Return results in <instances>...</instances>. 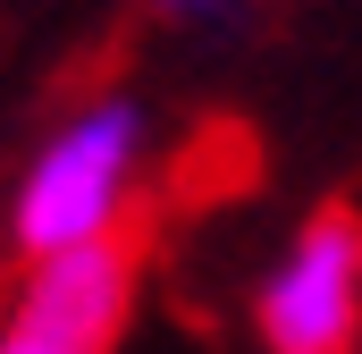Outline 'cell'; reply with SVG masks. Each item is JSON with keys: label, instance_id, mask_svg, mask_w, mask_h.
Masks as SVG:
<instances>
[{"label": "cell", "instance_id": "6da1fadb", "mask_svg": "<svg viewBox=\"0 0 362 354\" xmlns=\"http://www.w3.org/2000/svg\"><path fill=\"white\" fill-rule=\"evenodd\" d=\"M144 161H152V127H144V110L127 93H101L85 110H68L42 135V152L25 161L17 194H8V245H17V262L118 236L127 211H135Z\"/></svg>", "mask_w": 362, "mask_h": 354}, {"label": "cell", "instance_id": "277c9868", "mask_svg": "<svg viewBox=\"0 0 362 354\" xmlns=\"http://www.w3.org/2000/svg\"><path fill=\"white\" fill-rule=\"evenodd\" d=\"M160 8H219V0H160Z\"/></svg>", "mask_w": 362, "mask_h": 354}, {"label": "cell", "instance_id": "3957f363", "mask_svg": "<svg viewBox=\"0 0 362 354\" xmlns=\"http://www.w3.org/2000/svg\"><path fill=\"white\" fill-rule=\"evenodd\" d=\"M127 304H135L127 236L34 253L17 295H8V312H0V354H118Z\"/></svg>", "mask_w": 362, "mask_h": 354}, {"label": "cell", "instance_id": "7a4b0ae2", "mask_svg": "<svg viewBox=\"0 0 362 354\" xmlns=\"http://www.w3.org/2000/svg\"><path fill=\"white\" fill-rule=\"evenodd\" d=\"M262 354H362V211H312L253 287Z\"/></svg>", "mask_w": 362, "mask_h": 354}]
</instances>
